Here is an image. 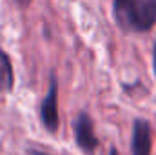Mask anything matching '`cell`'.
Listing matches in <instances>:
<instances>
[{
    "mask_svg": "<svg viewBox=\"0 0 156 155\" xmlns=\"http://www.w3.org/2000/svg\"><path fill=\"white\" fill-rule=\"evenodd\" d=\"M27 155H51V153H45V152H40V150H29Z\"/></svg>",
    "mask_w": 156,
    "mask_h": 155,
    "instance_id": "7",
    "label": "cell"
},
{
    "mask_svg": "<svg viewBox=\"0 0 156 155\" xmlns=\"http://www.w3.org/2000/svg\"><path fill=\"white\" fill-rule=\"evenodd\" d=\"M15 86V73L11 59L5 51L0 49V93H11Z\"/></svg>",
    "mask_w": 156,
    "mask_h": 155,
    "instance_id": "6",
    "label": "cell"
},
{
    "mask_svg": "<svg viewBox=\"0 0 156 155\" xmlns=\"http://www.w3.org/2000/svg\"><path fill=\"white\" fill-rule=\"evenodd\" d=\"M153 64H154V75H156V42L153 46Z\"/></svg>",
    "mask_w": 156,
    "mask_h": 155,
    "instance_id": "8",
    "label": "cell"
},
{
    "mask_svg": "<svg viewBox=\"0 0 156 155\" xmlns=\"http://www.w3.org/2000/svg\"><path fill=\"white\" fill-rule=\"evenodd\" d=\"M16 2H18V4H20V6H27V4H29V2H31V0H16Z\"/></svg>",
    "mask_w": 156,
    "mask_h": 155,
    "instance_id": "9",
    "label": "cell"
},
{
    "mask_svg": "<svg viewBox=\"0 0 156 155\" xmlns=\"http://www.w3.org/2000/svg\"><path fill=\"white\" fill-rule=\"evenodd\" d=\"M156 24V0H136L134 31H149Z\"/></svg>",
    "mask_w": 156,
    "mask_h": 155,
    "instance_id": "5",
    "label": "cell"
},
{
    "mask_svg": "<svg viewBox=\"0 0 156 155\" xmlns=\"http://www.w3.org/2000/svg\"><path fill=\"white\" fill-rule=\"evenodd\" d=\"M38 115L42 126L49 133H56L60 128V117H58V80L56 75H51L49 80V91L40 100Z\"/></svg>",
    "mask_w": 156,
    "mask_h": 155,
    "instance_id": "1",
    "label": "cell"
},
{
    "mask_svg": "<svg viewBox=\"0 0 156 155\" xmlns=\"http://www.w3.org/2000/svg\"><path fill=\"white\" fill-rule=\"evenodd\" d=\"M113 11L118 26L125 31H134L136 0H113Z\"/></svg>",
    "mask_w": 156,
    "mask_h": 155,
    "instance_id": "4",
    "label": "cell"
},
{
    "mask_svg": "<svg viewBox=\"0 0 156 155\" xmlns=\"http://www.w3.org/2000/svg\"><path fill=\"white\" fill-rule=\"evenodd\" d=\"M73 130H75V141H76L78 148L85 153H94V150L100 146V141L94 135V128H93V120L89 113L82 112L76 117V120L73 122Z\"/></svg>",
    "mask_w": 156,
    "mask_h": 155,
    "instance_id": "2",
    "label": "cell"
},
{
    "mask_svg": "<svg viewBox=\"0 0 156 155\" xmlns=\"http://www.w3.org/2000/svg\"><path fill=\"white\" fill-rule=\"evenodd\" d=\"M109 155H118V152H116V148H111V152H109Z\"/></svg>",
    "mask_w": 156,
    "mask_h": 155,
    "instance_id": "10",
    "label": "cell"
},
{
    "mask_svg": "<svg viewBox=\"0 0 156 155\" xmlns=\"http://www.w3.org/2000/svg\"><path fill=\"white\" fill-rule=\"evenodd\" d=\"M151 124L145 119H136L133 122V137H131V152L133 155H151L153 150V135Z\"/></svg>",
    "mask_w": 156,
    "mask_h": 155,
    "instance_id": "3",
    "label": "cell"
}]
</instances>
